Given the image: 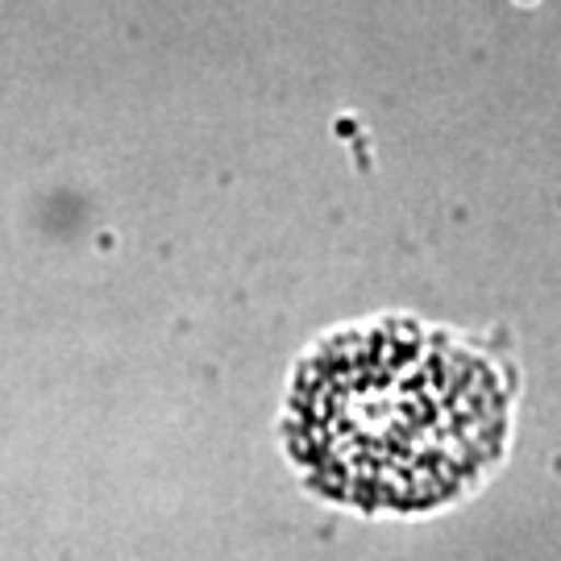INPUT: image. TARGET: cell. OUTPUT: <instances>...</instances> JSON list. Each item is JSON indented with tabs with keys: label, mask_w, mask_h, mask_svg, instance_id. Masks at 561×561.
<instances>
[{
	"label": "cell",
	"mask_w": 561,
	"mask_h": 561,
	"mask_svg": "<svg viewBox=\"0 0 561 561\" xmlns=\"http://www.w3.org/2000/svg\"><path fill=\"white\" fill-rule=\"evenodd\" d=\"M507 437V387L470 345L416 321L329 337L291 391V449L324 495L421 512L461 495Z\"/></svg>",
	"instance_id": "cell-1"
}]
</instances>
